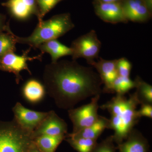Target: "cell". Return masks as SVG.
<instances>
[{"label": "cell", "instance_id": "obj_8", "mask_svg": "<svg viewBox=\"0 0 152 152\" xmlns=\"http://www.w3.org/2000/svg\"><path fill=\"white\" fill-rule=\"evenodd\" d=\"M14 120L25 130L32 134L42 121L47 116L48 112H41L29 110L20 102H17L12 109Z\"/></svg>", "mask_w": 152, "mask_h": 152}, {"label": "cell", "instance_id": "obj_7", "mask_svg": "<svg viewBox=\"0 0 152 152\" xmlns=\"http://www.w3.org/2000/svg\"><path fill=\"white\" fill-rule=\"evenodd\" d=\"M30 49L25 51L22 56H18L14 52H11L4 55L0 59V68L4 70L13 73L16 77V82L19 84L22 79L20 72L22 71L26 70L30 75H31L27 64L28 61L34 60H41L42 54L37 56L32 57L28 56Z\"/></svg>", "mask_w": 152, "mask_h": 152}, {"label": "cell", "instance_id": "obj_5", "mask_svg": "<svg viewBox=\"0 0 152 152\" xmlns=\"http://www.w3.org/2000/svg\"><path fill=\"white\" fill-rule=\"evenodd\" d=\"M101 45L102 43L96 33L92 30L73 41L70 47L72 52V60L83 58L92 66L95 59L99 58Z\"/></svg>", "mask_w": 152, "mask_h": 152}, {"label": "cell", "instance_id": "obj_29", "mask_svg": "<svg viewBox=\"0 0 152 152\" xmlns=\"http://www.w3.org/2000/svg\"><path fill=\"white\" fill-rule=\"evenodd\" d=\"M7 26L5 25L4 18L0 15V32H1L3 30H5Z\"/></svg>", "mask_w": 152, "mask_h": 152}, {"label": "cell", "instance_id": "obj_19", "mask_svg": "<svg viewBox=\"0 0 152 152\" xmlns=\"http://www.w3.org/2000/svg\"><path fill=\"white\" fill-rule=\"evenodd\" d=\"M136 83L135 93L140 104H152V87L146 83L139 76L134 80Z\"/></svg>", "mask_w": 152, "mask_h": 152}, {"label": "cell", "instance_id": "obj_17", "mask_svg": "<svg viewBox=\"0 0 152 152\" xmlns=\"http://www.w3.org/2000/svg\"><path fill=\"white\" fill-rule=\"evenodd\" d=\"M45 92L44 85L36 79L28 80L23 87V93L25 99L33 103L42 100L45 96Z\"/></svg>", "mask_w": 152, "mask_h": 152}, {"label": "cell", "instance_id": "obj_30", "mask_svg": "<svg viewBox=\"0 0 152 152\" xmlns=\"http://www.w3.org/2000/svg\"><path fill=\"white\" fill-rule=\"evenodd\" d=\"M121 0H94L93 3H105L115 2H120Z\"/></svg>", "mask_w": 152, "mask_h": 152}, {"label": "cell", "instance_id": "obj_2", "mask_svg": "<svg viewBox=\"0 0 152 152\" xmlns=\"http://www.w3.org/2000/svg\"><path fill=\"white\" fill-rule=\"evenodd\" d=\"M140 104L135 93L129 95L127 99L124 95L116 94L106 103L99 106L107 110L111 115L110 129L114 131L113 138L118 145L126 139L134 126L139 121L137 107Z\"/></svg>", "mask_w": 152, "mask_h": 152}, {"label": "cell", "instance_id": "obj_20", "mask_svg": "<svg viewBox=\"0 0 152 152\" xmlns=\"http://www.w3.org/2000/svg\"><path fill=\"white\" fill-rule=\"evenodd\" d=\"M64 140L78 152H92L97 143V140L82 137H68Z\"/></svg>", "mask_w": 152, "mask_h": 152}, {"label": "cell", "instance_id": "obj_21", "mask_svg": "<svg viewBox=\"0 0 152 152\" xmlns=\"http://www.w3.org/2000/svg\"><path fill=\"white\" fill-rule=\"evenodd\" d=\"M5 30L7 33L0 32V58L4 55L15 51L17 43L12 32L7 25Z\"/></svg>", "mask_w": 152, "mask_h": 152}, {"label": "cell", "instance_id": "obj_15", "mask_svg": "<svg viewBox=\"0 0 152 152\" xmlns=\"http://www.w3.org/2000/svg\"><path fill=\"white\" fill-rule=\"evenodd\" d=\"M106 129H110V120L105 117L99 115L97 121L90 126L85 128L76 133L66 134L68 137H82L97 140Z\"/></svg>", "mask_w": 152, "mask_h": 152}, {"label": "cell", "instance_id": "obj_11", "mask_svg": "<svg viewBox=\"0 0 152 152\" xmlns=\"http://www.w3.org/2000/svg\"><path fill=\"white\" fill-rule=\"evenodd\" d=\"M117 59L107 60L100 58L92 66L98 72L104 85L103 93H113L112 86L115 80L118 76L116 66Z\"/></svg>", "mask_w": 152, "mask_h": 152}, {"label": "cell", "instance_id": "obj_1", "mask_svg": "<svg viewBox=\"0 0 152 152\" xmlns=\"http://www.w3.org/2000/svg\"><path fill=\"white\" fill-rule=\"evenodd\" d=\"M44 86L60 109L70 110L81 101L103 93L102 80L93 67L62 60L45 66Z\"/></svg>", "mask_w": 152, "mask_h": 152}, {"label": "cell", "instance_id": "obj_26", "mask_svg": "<svg viewBox=\"0 0 152 152\" xmlns=\"http://www.w3.org/2000/svg\"><path fill=\"white\" fill-rule=\"evenodd\" d=\"M138 116L141 118L142 117L152 118V105L151 104H142L140 109L137 111Z\"/></svg>", "mask_w": 152, "mask_h": 152}, {"label": "cell", "instance_id": "obj_23", "mask_svg": "<svg viewBox=\"0 0 152 152\" xmlns=\"http://www.w3.org/2000/svg\"><path fill=\"white\" fill-rule=\"evenodd\" d=\"M38 6L39 22L42 20L43 18L58 3L63 0H36Z\"/></svg>", "mask_w": 152, "mask_h": 152}, {"label": "cell", "instance_id": "obj_12", "mask_svg": "<svg viewBox=\"0 0 152 152\" xmlns=\"http://www.w3.org/2000/svg\"><path fill=\"white\" fill-rule=\"evenodd\" d=\"M121 4L128 21L142 23L148 21L152 17L143 0H121Z\"/></svg>", "mask_w": 152, "mask_h": 152}, {"label": "cell", "instance_id": "obj_25", "mask_svg": "<svg viewBox=\"0 0 152 152\" xmlns=\"http://www.w3.org/2000/svg\"><path fill=\"white\" fill-rule=\"evenodd\" d=\"M116 66L118 76L130 77L132 64L127 59L122 58L117 59Z\"/></svg>", "mask_w": 152, "mask_h": 152}, {"label": "cell", "instance_id": "obj_4", "mask_svg": "<svg viewBox=\"0 0 152 152\" xmlns=\"http://www.w3.org/2000/svg\"><path fill=\"white\" fill-rule=\"evenodd\" d=\"M33 141L31 134L14 119L0 124V152H27Z\"/></svg>", "mask_w": 152, "mask_h": 152}, {"label": "cell", "instance_id": "obj_31", "mask_svg": "<svg viewBox=\"0 0 152 152\" xmlns=\"http://www.w3.org/2000/svg\"><path fill=\"white\" fill-rule=\"evenodd\" d=\"M0 59H1V58H0Z\"/></svg>", "mask_w": 152, "mask_h": 152}, {"label": "cell", "instance_id": "obj_28", "mask_svg": "<svg viewBox=\"0 0 152 152\" xmlns=\"http://www.w3.org/2000/svg\"><path fill=\"white\" fill-rule=\"evenodd\" d=\"M150 12L152 13V0H143Z\"/></svg>", "mask_w": 152, "mask_h": 152}, {"label": "cell", "instance_id": "obj_9", "mask_svg": "<svg viewBox=\"0 0 152 152\" xmlns=\"http://www.w3.org/2000/svg\"><path fill=\"white\" fill-rule=\"evenodd\" d=\"M68 126L63 119L57 115L54 111L48 112L46 117L31 134L33 139L38 136L45 135L60 136L67 134Z\"/></svg>", "mask_w": 152, "mask_h": 152}, {"label": "cell", "instance_id": "obj_13", "mask_svg": "<svg viewBox=\"0 0 152 152\" xmlns=\"http://www.w3.org/2000/svg\"><path fill=\"white\" fill-rule=\"evenodd\" d=\"M5 4L12 15L18 20H26L33 15L39 17L36 0H9Z\"/></svg>", "mask_w": 152, "mask_h": 152}, {"label": "cell", "instance_id": "obj_22", "mask_svg": "<svg viewBox=\"0 0 152 152\" xmlns=\"http://www.w3.org/2000/svg\"><path fill=\"white\" fill-rule=\"evenodd\" d=\"M135 87V82L131 80L130 77L118 76L113 84L112 92L113 93H116L117 94L124 96Z\"/></svg>", "mask_w": 152, "mask_h": 152}, {"label": "cell", "instance_id": "obj_10", "mask_svg": "<svg viewBox=\"0 0 152 152\" xmlns=\"http://www.w3.org/2000/svg\"><path fill=\"white\" fill-rule=\"evenodd\" d=\"M95 13L102 20L112 24L126 23L121 1L105 3H93Z\"/></svg>", "mask_w": 152, "mask_h": 152}, {"label": "cell", "instance_id": "obj_27", "mask_svg": "<svg viewBox=\"0 0 152 152\" xmlns=\"http://www.w3.org/2000/svg\"><path fill=\"white\" fill-rule=\"evenodd\" d=\"M27 152H42L38 148L34 141L31 144Z\"/></svg>", "mask_w": 152, "mask_h": 152}, {"label": "cell", "instance_id": "obj_14", "mask_svg": "<svg viewBox=\"0 0 152 152\" xmlns=\"http://www.w3.org/2000/svg\"><path fill=\"white\" fill-rule=\"evenodd\" d=\"M121 143L118 145L117 149L119 152H148L149 145L148 140L141 133L133 129L126 139Z\"/></svg>", "mask_w": 152, "mask_h": 152}, {"label": "cell", "instance_id": "obj_6", "mask_svg": "<svg viewBox=\"0 0 152 152\" xmlns=\"http://www.w3.org/2000/svg\"><path fill=\"white\" fill-rule=\"evenodd\" d=\"M100 95L92 98L91 102L77 108L68 110L69 118L73 124V134L90 126L96 122L99 115L98 114L99 108L98 102Z\"/></svg>", "mask_w": 152, "mask_h": 152}, {"label": "cell", "instance_id": "obj_3", "mask_svg": "<svg viewBox=\"0 0 152 152\" xmlns=\"http://www.w3.org/2000/svg\"><path fill=\"white\" fill-rule=\"evenodd\" d=\"M75 25L70 15L64 13L56 15L47 20L39 22L31 35L26 37H18L12 33L17 43L28 45L37 48L45 42L57 39L72 29Z\"/></svg>", "mask_w": 152, "mask_h": 152}, {"label": "cell", "instance_id": "obj_18", "mask_svg": "<svg viewBox=\"0 0 152 152\" xmlns=\"http://www.w3.org/2000/svg\"><path fill=\"white\" fill-rule=\"evenodd\" d=\"M66 138V135L50 136L43 135L33 139L37 146L42 152H55Z\"/></svg>", "mask_w": 152, "mask_h": 152}, {"label": "cell", "instance_id": "obj_24", "mask_svg": "<svg viewBox=\"0 0 152 152\" xmlns=\"http://www.w3.org/2000/svg\"><path fill=\"white\" fill-rule=\"evenodd\" d=\"M114 143L113 135L109 136L99 143H97L92 152H116L117 147Z\"/></svg>", "mask_w": 152, "mask_h": 152}, {"label": "cell", "instance_id": "obj_16", "mask_svg": "<svg viewBox=\"0 0 152 152\" xmlns=\"http://www.w3.org/2000/svg\"><path fill=\"white\" fill-rule=\"evenodd\" d=\"M37 48L40 50L42 54L46 53L50 55L52 63L56 62L59 59L64 56H72V53L70 48L61 43L57 39L45 42Z\"/></svg>", "mask_w": 152, "mask_h": 152}]
</instances>
